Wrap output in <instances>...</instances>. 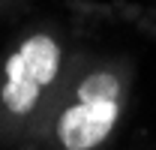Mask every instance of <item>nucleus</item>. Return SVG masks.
Wrapping results in <instances>:
<instances>
[{
    "instance_id": "nucleus-1",
    "label": "nucleus",
    "mask_w": 156,
    "mask_h": 150,
    "mask_svg": "<svg viewBox=\"0 0 156 150\" xmlns=\"http://www.w3.org/2000/svg\"><path fill=\"white\" fill-rule=\"evenodd\" d=\"M117 93H120V84L114 75L96 72L84 78V84L78 87V102L66 108L60 117L57 135L63 147L90 150L102 144L117 120Z\"/></svg>"
},
{
    "instance_id": "nucleus-2",
    "label": "nucleus",
    "mask_w": 156,
    "mask_h": 150,
    "mask_svg": "<svg viewBox=\"0 0 156 150\" xmlns=\"http://www.w3.org/2000/svg\"><path fill=\"white\" fill-rule=\"evenodd\" d=\"M60 48L51 36H30L6 60L3 102L15 114H24L36 105L39 90L57 75Z\"/></svg>"
}]
</instances>
